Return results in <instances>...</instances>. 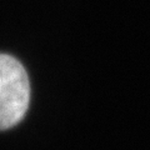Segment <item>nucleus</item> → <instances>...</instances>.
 <instances>
[{
    "mask_svg": "<svg viewBox=\"0 0 150 150\" xmlns=\"http://www.w3.org/2000/svg\"><path fill=\"white\" fill-rule=\"evenodd\" d=\"M30 85L24 67L15 58L0 54V130L13 128L29 106Z\"/></svg>",
    "mask_w": 150,
    "mask_h": 150,
    "instance_id": "nucleus-1",
    "label": "nucleus"
}]
</instances>
